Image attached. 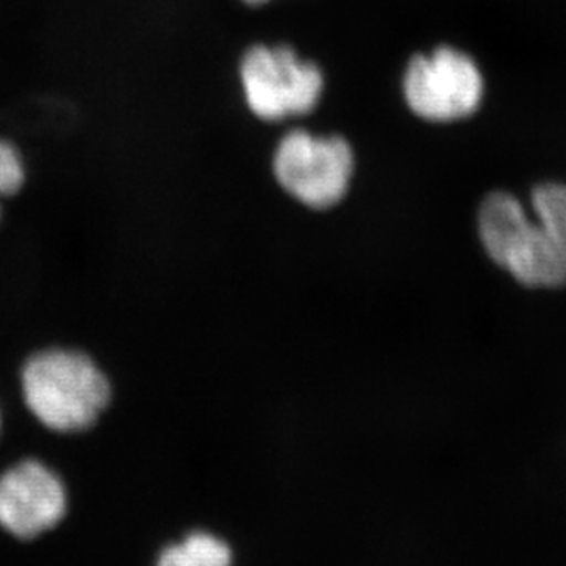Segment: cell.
<instances>
[{"instance_id": "cell-6", "label": "cell", "mask_w": 566, "mask_h": 566, "mask_svg": "<svg viewBox=\"0 0 566 566\" xmlns=\"http://www.w3.org/2000/svg\"><path fill=\"white\" fill-rule=\"evenodd\" d=\"M69 493L54 469L35 458L0 473V528L17 539H35L65 518Z\"/></svg>"}, {"instance_id": "cell-4", "label": "cell", "mask_w": 566, "mask_h": 566, "mask_svg": "<svg viewBox=\"0 0 566 566\" xmlns=\"http://www.w3.org/2000/svg\"><path fill=\"white\" fill-rule=\"evenodd\" d=\"M354 168L352 146L340 137L291 132L274 153L273 169L280 186L316 210L335 207L346 196Z\"/></svg>"}, {"instance_id": "cell-11", "label": "cell", "mask_w": 566, "mask_h": 566, "mask_svg": "<svg viewBox=\"0 0 566 566\" xmlns=\"http://www.w3.org/2000/svg\"><path fill=\"white\" fill-rule=\"evenodd\" d=\"M0 430H2V412H0Z\"/></svg>"}, {"instance_id": "cell-2", "label": "cell", "mask_w": 566, "mask_h": 566, "mask_svg": "<svg viewBox=\"0 0 566 566\" xmlns=\"http://www.w3.org/2000/svg\"><path fill=\"white\" fill-rule=\"evenodd\" d=\"M21 392L30 415L60 434L93 429L113 396L98 363L63 346L39 349L24 360Z\"/></svg>"}, {"instance_id": "cell-8", "label": "cell", "mask_w": 566, "mask_h": 566, "mask_svg": "<svg viewBox=\"0 0 566 566\" xmlns=\"http://www.w3.org/2000/svg\"><path fill=\"white\" fill-rule=\"evenodd\" d=\"M28 166L21 149L8 138L0 137V199L19 196L27 185Z\"/></svg>"}, {"instance_id": "cell-10", "label": "cell", "mask_w": 566, "mask_h": 566, "mask_svg": "<svg viewBox=\"0 0 566 566\" xmlns=\"http://www.w3.org/2000/svg\"><path fill=\"white\" fill-rule=\"evenodd\" d=\"M2 216H4V210H2V199H0V223H2Z\"/></svg>"}, {"instance_id": "cell-3", "label": "cell", "mask_w": 566, "mask_h": 566, "mask_svg": "<svg viewBox=\"0 0 566 566\" xmlns=\"http://www.w3.org/2000/svg\"><path fill=\"white\" fill-rule=\"evenodd\" d=\"M240 77L249 109L269 122L310 113L324 91L321 69L285 44H256L247 50Z\"/></svg>"}, {"instance_id": "cell-5", "label": "cell", "mask_w": 566, "mask_h": 566, "mask_svg": "<svg viewBox=\"0 0 566 566\" xmlns=\"http://www.w3.org/2000/svg\"><path fill=\"white\" fill-rule=\"evenodd\" d=\"M403 94L410 111L423 120H463L482 104L484 76L471 55L440 46L410 60Z\"/></svg>"}, {"instance_id": "cell-9", "label": "cell", "mask_w": 566, "mask_h": 566, "mask_svg": "<svg viewBox=\"0 0 566 566\" xmlns=\"http://www.w3.org/2000/svg\"><path fill=\"white\" fill-rule=\"evenodd\" d=\"M243 2L249 6H262L268 4V2H271V0H243Z\"/></svg>"}, {"instance_id": "cell-7", "label": "cell", "mask_w": 566, "mask_h": 566, "mask_svg": "<svg viewBox=\"0 0 566 566\" xmlns=\"http://www.w3.org/2000/svg\"><path fill=\"white\" fill-rule=\"evenodd\" d=\"M234 554L227 541L210 532H191L160 552L155 566H232Z\"/></svg>"}, {"instance_id": "cell-1", "label": "cell", "mask_w": 566, "mask_h": 566, "mask_svg": "<svg viewBox=\"0 0 566 566\" xmlns=\"http://www.w3.org/2000/svg\"><path fill=\"white\" fill-rule=\"evenodd\" d=\"M535 219L507 191L485 196L479 235L485 254L528 289L566 285V185L543 182L532 191Z\"/></svg>"}]
</instances>
